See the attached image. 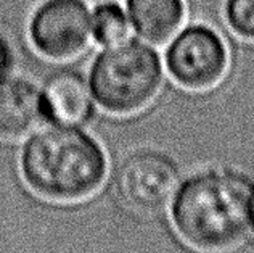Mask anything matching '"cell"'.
Listing matches in <instances>:
<instances>
[{
  "instance_id": "cell-4",
  "label": "cell",
  "mask_w": 254,
  "mask_h": 253,
  "mask_svg": "<svg viewBox=\"0 0 254 253\" xmlns=\"http://www.w3.org/2000/svg\"><path fill=\"white\" fill-rule=\"evenodd\" d=\"M229 55L216 31L190 26L174 39L166 63L171 76L189 89H208L224 76Z\"/></svg>"
},
{
  "instance_id": "cell-7",
  "label": "cell",
  "mask_w": 254,
  "mask_h": 253,
  "mask_svg": "<svg viewBox=\"0 0 254 253\" xmlns=\"http://www.w3.org/2000/svg\"><path fill=\"white\" fill-rule=\"evenodd\" d=\"M90 94L85 81L76 73H55L49 78L41 92L44 116L64 126L84 123L92 113Z\"/></svg>"
},
{
  "instance_id": "cell-6",
  "label": "cell",
  "mask_w": 254,
  "mask_h": 253,
  "mask_svg": "<svg viewBox=\"0 0 254 253\" xmlns=\"http://www.w3.org/2000/svg\"><path fill=\"white\" fill-rule=\"evenodd\" d=\"M177 182L176 165L156 152L133 153L121 165L116 177L119 195L138 211L164 208L176 192Z\"/></svg>"
},
{
  "instance_id": "cell-9",
  "label": "cell",
  "mask_w": 254,
  "mask_h": 253,
  "mask_svg": "<svg viewBox=\"0 0 254 253\" xmlns=\"http://www.w3.org/2000/svg\"><path fill=\"white\" fill-rule=\"evenodd\" d=\"M127 13L140 36L161 44L182 23L184 0H127Z\"/></svg>"
},
{
  "instance_id": "cell-2",
  "label": "cell",
  "mask_w": 254,
  "mask_h": 253,
  "mask_svg": "<svg viewBox=\"0 0 254 253\" xmlns=\"http://www.w3.org/2000/svg\"><path fill=\"white\" fill-rule=\"evenodd\" d=\"M26 182L52 200H79L98 189L106 171L100 145L74 126L58 124L34 134L21 155Z\"/></svg>"
},
{
  "instance_id": "cell-11",
  "label": "cell",
  "mask_w": 254,
  "mask_h": 253,
  "mask_svg": "<svg viewBox=\"0 0 254 253\" xmlns=\"http://www.w3.org/2000/svg\"><path fill=\"white\" fill-rule=\"evenodd\" d=\"M225 16L233 32L254 41V0H227Z\"/></svg>"
},
{
  "instance_id": "cell-10",
  "label": "cell",
  "mask_w": 254,
  "mask_h": 253,
  "mask_svg": "<svg viewBox=\"0 0 254 253\" xmlns=\"http://www.w3.org/2000/svg\"><path fill=\"white\" fill-rule=\"evenodd\" d=\"M92 34L97 42L103 45H115L126 41L129 32V19L124 10L115 2H103L95 6L90 15Z\"/></svg>"
},
{
  "instance_id": "cell-8",
  "label": "cell",
  "mask_w": 254,
  "mask_h": 253,
  "mask_svg": "<svg viewBox=\"0 0 254 253\" xmlns=\"http://www.w3.org/2000/svg\"><path fill=\"white\" fill-rule=\"evenodd\" d=\"M42 111L41 94L23 79H0V137L15 139L39 123Z\"/></svg>"
},
{
  "instance_id": "cell-5",
  "label": "cell",
  "mask_w": 254,
  "mask_h": 253,
  "mask_svg": "<svg viewBox=\"0 0 254 253\" xmlns=\"http://www.w3.org/2000/svg\"><path fill=\"white\" fill-rule=\"evenodd\" d=\"M31 39L36 49L50 58H69L85 49L92 34V19L82 0H49L34 13Z\"/></svg>"
},
{
  "instance_id": "cell-12",
  "label": "cell",
  "mask_w": 254,
  "mask_h": 253,
  "mask_svg": "<svg viewBox=\"0 0 254 253\" xmlns=\"http://www.w3.org/2000/svg\"><path fill=\"white\" fill-rule=\"evenodd\" d=\"M8 63H10V53L8 49H6L5 42L0 39V79H2L3 73L8 68Z\"/></svg>"
},
{
  "instance_id": "cell-3",
  "label": "cell",
  "mask_w": 254,
  "mask_h": 253,
  "mask_svg": "<svg viewBox=\"0 0 254 253\" xmlns=\"http://www.w3.org/2000/svg\"><path fill=\"white\" fill-rule=\"evenodd\" d=\"M161 62L156 52L140 42L108 45L90 71V92L105 110L133 113L155 97L161 84Z\"/></svg>"
},
{
  "instance_id": "cell-13",
  "label": "cell",
  "mask_w": 254,
  "mask_h": 253,
  "mask_svg": "<svg viewBox=\"0 0 254 253\" xmlns=\"http://www.w3.org/2000/svg\"><path fill=\"white\" fill-rule=\"evenodd\" d=\"M251 223L254 224V190H253V195H251Z\"/></svg>"
},
{
  "instance_id": "cell-1",
  "label": "cell",
  "mask_w": 254,
  "mask_h": 253,
  "mask_svg": "<svg viewBox=\"0 0 254 253\" xmlns=\"http://www.w3.org/2000/svg\"><path fill=\"white\" fill-rule=\"evenodd\" d=\"M253 190L243 177L208 172L187 181L172 206L176 228L187 242L201 250L237 245L251 223Z\"/></svg>"
}]
</instances>
